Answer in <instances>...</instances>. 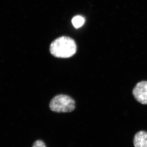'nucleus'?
I'll return each instance as SVG.
<instances>
[{
  "label": "nucleus",
  "instance_id": "2",
  "mask_svg": "<svg viewBox=\"0 0 147 147\" xmlns=\"http://www.w3.org/2000/svg\"><path fill=\"white\" fill-rule=\"evenodd\" d=\"M50 108L52 111L56 113L71 112L75 109V101L66 95H58L51 100Z\"/></svg>",
  "mask_w": 147,
  "mask_h": 147
},
{
  "label": "nucleus",
  "instance_id": "6",
  "mask_svg": "<svg viewBox=\"0 0 147 147\" xmlns=\"http://www.w3.org/2000/svg\"><path fill=\"white\" fill-rule=\"evenodd\" d=\"M32 147H46L45 144L41 140H37L33 144Z\"/></svg>",
  "mask_w": 147,
  "mask_h": 147
},
{
  "label": "nucleus",
  "instance_id": "5",
  "mask_svg": "<svg viewBox=\"0 0 147 147\" xmlns=\"http://www.w3.org/2000/svg\"><path fill=\"white\" fill-rule=\"evenodd\" d=\"M71 22L74 26L76 28H78L84 25L85 22V19L82 16H74L72 18Z\"/></svg>",
  "mask_w": 147,
  "mask_h": 147
},
{
  "label": "nucleus",
  "instance_id": "3",
  "mask_svg": "<svg viewBox=\"0 0 147 147\" xmlns=\"http://www.w3.org/2000/svg\"><path fill=\"white\" fill-rule=\"evenodd\" d=\"M135 99L142 104H147V82L142 81L136 85L133 90Z\"/></svg>",
  "mask_w": 147,
  "mask_h": 147
},
{
  "label": "nucleus",
  "instance_id": "1",
  "mask_svg": "<svg viewBox=\"0 0 147 147\" xmlns=\"http://www.w3.org/2000/svg\"><path fill=\"white\" fill-rule=\"evenodd\" d=\"M76 42L71 38L61 36L58 38L51 43L50 52L56 57L68 58L76 53Z\"/></svg>",
  "mask_w": 147,
  "mask_h": 147
},
{
  "label": "nucleus",
  "instance_id": "4",
  "mask_svg": "<svg viewBox=\"0 0 147 147\" xmlns=\"http://www.w3.org/2000/svg\"><path fill=\"white\" fill-rule=\"evenodd\" d=\"M133 143L135 147H147V131L137 132L134 135Z\"/></svg>",
  "mask_w": 147,
  "mask_h": 147
}]
</instances>
